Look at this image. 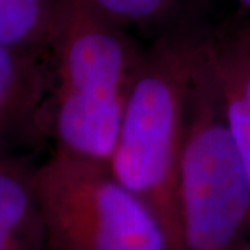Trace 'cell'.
<instances>
[{
    "label": "cell",
    "mask_w": 250,
    "mask_h": 250,
    "mask_svg": "<svg viewBox=\"0 0 250 250\" xmlns=\"http://www.w3.org/2000/svg\"><path fill=\"white\" fill-rule=\"evenodd\" d=\"M52 54L54 149L109 164L143 52L121 24L65 0Z\"/></svg>",
    "instance_id": "6da1fadb"
},
{
    "label": "cell",
    "mask_w": 250,
    "mask_h": 250,
    "mask_svg": "<svg viewBox=\"0 0 250 250\" xmlns=\"http://www.w3.org/2000/svg\"><path fill=\"white\" fill-rule=\"evenodd\" d=\"M200 46L202 39L182 34L161 38L143 52L107 164L114 177L151 208L174 250H184L177 163Z\"/></svg>",
    "instance_id": "7a4b0ae2"
},
{
    "label": "cell",
    "mask_w": 250,
    "mask_h": 250,
    "mask_svg": "<svg viewBox=\"0 0 250 250\" xmlns=\"http://www.w3.org/2000/svg\"><path fill=\"white\" fill-rule=\"evenodd\" d=\"M176 193L184 250H244L250 244V186L205 39L190 84Z\"/></svg>",
    "instance_id": "3957f363"
},
{
    "label": "cell",
    "mask_w": 250,
    "mask_h": 250,
    "mask_svg": "<svg viewBox=\"0 0 250 250\" xmlns=\"http://www.w3.org/2000/svg\"><path fill=\"white\" fill-rule=\"evenodd\" d=\"M34 181L47 250H174L151 208L107 164L52 149Z\"/></svg>",
    "instance_id": "277c9868"
},
{
    "label": "cell",
    "mask_w": 250,
    "mask_h": 250,
    "mask_svg": "<svg viewBox=\"0 0 250 250\" xmlns=\"http://www.w3.org/2000/svg\"><path fill=\"white\" fill-rule=\"evenodd\" d=\"M52 47L0 46V158L23 159L52 142Z\"/></svg>",
    "instance_id": "5b68a950"
},
{
    "label": "cell",
    "mask_w": 250,
    "mask_h": 250,
    "mask_svg": "<svg viewBox=\"0 0 250 250\" xmlns=\"http://www.w3.org/2000/svg\"><path fill=\"white\" fill-rule=\"evenodd\" d=\"M205 51L250 186V52L237 33L207 38Z\"/></svg>",
    "instance_id": "8992f818"
},
{
    "label": "cell",
    "mask_w": 250,
    "mask_h": 250,
    "mask_svg": "<svg viewBox=\"0 0 250 250\" xmlns=\"http://www.w3.org/2000/svg\"><path fill=\"white\" fill-rule=\"evenodd\" d=\"M34 169L0 158V250H47Z\"/></svg>",
    "instance_id": "52a82bcc"
},
{
    "label": "cell",
    "mask_w": 250,
    "mask_h": 250,
    "mask_svg": "<svg viewBox=\"0 0 250 250\" xmlns=\"http://www.w3.org/2000/svg\"><path fill=\"white\" fill-rule=\"evenodd\" d=\"M65 0H0V46H54Z\"/></svg>",
    "instance_id": "ba28073f"
},
{
    "label": "cell",
    "mask_w": 250,
    "mask_h": 250,
    "mask_svg": "<svg viewBox=\"0 0 250 250\" xmlns=\"http://www.w3.org/2000/svg\"><path fill=\"white\" fill-rule=\"evenodd\" d=\"M99 15L121 24L138 23L156 18L172 0H83Z\"/></svg>",
    "instance_id": "9c48e42d"
},
{
    "label": "cell",
    "mask_w": 250,
    "mask_h": 250,
    "mask_svg": "<svg viewBox=\"0 0 250 250\" xmlns=\"http://www.w3.org/2000/svg\"><path fill=\"white\" fill-rule=\"evenodd\" d=\"M237 34H239V38L242 39V42H244V46L247 47V51L250 52V23H247L246 26L239 29Z\"/></svg>",
    "instance_id": "30bf717a"
},
{
    "label": "cell",
    "mask_w": 250,
    "mask_h": 250,
    "mask_svg": "<svg viewBox=\"0 0 250 250\" xmlns=\"http://www.w3.org/2000/svg\"><path fill=\"white\" fill-rule=\"evenodd\" d=\"M237 3L246 10V12H250V0H237Z\"/></svg>",
    "instance_id": "8fae6325"
},
{
    "label": "cell",
    "mask_w": 250,
    "mask_h": 250,
    "mask_svg": "<svg viewBox=\"0 0 250 250\" xmlns=\"http://www.w3.org/2000/svg\"><path fill=\"white\" fill-rule=\"evenodd\" d=\"M244 250H250V244H249V246H247L246 249H244Z\"/></svg>",
    "instance_id": "7c38bea8"
}]
</instances>
